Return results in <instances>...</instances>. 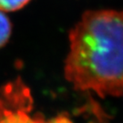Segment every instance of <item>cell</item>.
Returning <instances> with one entry per match:
<instances>
[{
	"label": "cell",
	"instance_id": "6da1fadb",
	"mask_svg": "<svg viewBox=\"0 0 123 123\" xmlns=\"http://www.w3.org/2000/svg\"><path fill=\"white\" fill-rule=\"evenodd\" d=\"M122 13L88 10L69 32L65 78L79 91L122 95Z\"/></svg>",
	"mask_w": 123,
	"mask_h": 123
},
{
	"label": "cell",
	"instance_id": "7a4b0ae2",
	"mask_svg": "<svg viewBox=\"0 0 123 123\" xmlns=\"http://www.w3.org/2000/svg\"><path fill=\"white\" fill-rule=\"evenodd\" d=\"M0 123H74L67 114L46 117L36 110L30 88L20 77L0 87Z\"/></svg>",
	"mask_w": 123,
	"mask_h": 123
},
{
	"label": "cell",
	"instance_id": "3957f363",
	"mask_svg": "<svg viewBox=\"0 0 123 123\" xmlns=\"http://www.w3.org/2000/svg\"><path fill=\"white\" fill-rule=\"evenodd\" d=\"M12 31L9 18L0 10V48L7 43Z\"/></svg>",
	"mask_w": 123,
	"mask_h": 123
},
{
	"label": "cell",
	"instance_id": "277c9868",
	"mask_svg": "<svg viewBox=\"0 0 123 123\" xmlns=\"http://www.w3.org/2000/svg\"><path fill=\"white\" fill-rule=\"evenodd\" d=\"M31 0H0V10L4 12H13L23 8Z\"/></svg>",
	"mask_w": 123,
	"mask_h": 123
}]
</instances>
